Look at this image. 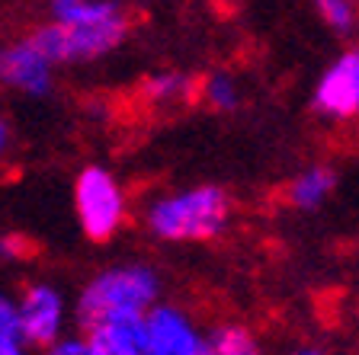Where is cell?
Masks as SVG:
<instances>
[{
    "label": "cell",
    "mask_w": 359,
    "mask_h": 355,
    "mask_svg": "<svg viewBox=\"0 0 359 355\" xmlns=\"http://www.w3.org/2000/svg\"><path fill=\"white\" fill-rule=\"evenodd\" d=\"M321 22L334 32H350L356 26V0H314Z\"/></svg>",
    "instance_id": "obj_15"
},
{
    "label": "cell",
    "mask_w": 359,
    "mask_h": 355,
    "mask_svg": "<svg viewBox=\"0 0 359 355\" xmlns=\"http://www.w3.org/2000/svg\"><path fill=\"white\" fill-rule=\"evenodd\" d=\"M196 93H199V83L183 71H161V74H151L144 81V99L154 106L189 103V99H196Z\"/></svg>",
    "instance_id": "obj_12"
},
{
    "label": "cell",
    "mask_w": 359,
    "mask_h": 355,
    "mask_svg": "<svg viewBox=\"0 0 359 355\" xmlns=\"http://www.w3.org/2000/svg\"><path fill=\"white\" fill-rule=\"evenodd\" d=\"M295 355H324V352H318V349H299Z\"/></svg>",
    "instance_id": "obj_21"
},
{
    "label": "cell",
    "mask_w": 359,
    "mask_h": 355,
    "mask_svg": "<svg viewBox=\"0 0 359 355\" xmlns=\"http://www.w3.org/2000/svg\"><path fill=\"white\" fill-rule=\"evenodd\" d=\"M142 330V352L144 355H202L205 336L193 323L189 314H183L173 304L157 301L138 323Z\"/></svg>",
    "instance_id": "obj_5"
},
{
    "label": "cell",
    "mask_w": 359,
    "mask_h": 355,
    "mask_svg": "<svg viewBox=\"0 0 359 355\" xmlns=\"http://www.w3.org/2000/svg\"><path fill=\"white\" fill-rule=\"evenodd\" d=\"M231 218V199L218 186H189L154 199L144 211V224L157 240L196 244L212 240Z\"/></svg>",
    "instance_id": "obj_2"
},
{
    "label": "cell",
    "mask_w": 359,
    "mask_h": 355,
    "mask_svg": "<svg viewBox=\"0 0 359 355\" xmlns=\"http://www.w3.org/2000/svg\"><path fill=\"white\" fill-rule=\"evenodd\" d=\"M0 355H29V346L22 342V336L0 330Z\"/></svg>",
    "instance_id": "obj_18"
},
{
    "label": "cell",
    "mask_w": 359,
    "mask_h": 355,
    "mask_svg": "<svg viewBox=\"0 0 359 355\" xmlns=\"http://www.w3.org/2000/svg\"><path fill=\"white\" fill-rule=\"evenodd\" d=\"M161 298V279L151 266L126 263L97 272L77 298V320L83 326L142 320Z\"/></svg>",
    "instance_id": "obj_1"
},
{
    "label": "cell",
    "mask_w": 359,
    "mask_h": 355,
    "mask_svg": "<svg viewBox=\"0 0 359 355\" xmlns=\"http://www.w3.org/2000/svg\"><path fill=\"white\" fill-rule=\"evenodd\" d=\"M311 103L324 118L359 116V45L324 67V74L314 83Z\"/></svg>",
    "instance_id": "obj_8"
},
{
    "label": "cell",
    "mask_w": 359,
    "mask_h": 355,
    "mask_svg": "<svg viewBox=\"0 0 359 355\" xmlns=\"http://www.w3.org/2000/svg\"><path fill=\"white\" fill-rule=\"evenodd\" d=\"M0 330L20 336V307H16V295H10L7 288H0Z\"/></svg>",
    "instance_id": "obj_16"
},
{
    "label": "cell",
    "mask_w": 359,
    "mask_h": 355,
    "mask_svg": "<svg viewBox=\"0 0 359 355\" xmlns=\"http://www.w3.org/2000/svg\"><path fill=\"white\" fill-rule=\"evenodd\" d=\"M20 307V336L26 346L48 349L55 340L65 336L67 326V301L55 285L36 281L16 298Z\"/></svg>",
    "instance_id": "obj_7"
},
{
    "label": "cell",
    "mask_w": 359,
    "mask_h": 355,
    "mask_svg": "<svg viewBox=\"0 0 359 355\" xmlns=\"http://www.w3.org/2000/svg\"><path fill=\"white\" fill-rule=\"evenodd\" d=\"M7 151H10V122L0 116V163H4Z\"/></svg>",
    "instance_id": "obj_19"
},
{
    "label": "cell",
    "mask_w": 359,
    "mask_h": 355,
    "mask_svg": "<svg viewBox=\"0 0 359 355\" xmlns=\"http://www.w3.org/2000/svg\"><path fill=\"white\" fill-rule=\"evenodd\" d=\"M48 22L58 26H112L128 22L116 0H48Z\"/></svg>",
    "instance_id": "obj_9"
},
{
    "label": "cell",
    "mask_w": 359,
    "mask_h": 355,
    "mask_svg": "<svg viewBox=\"0 0 359 355\" xmlns=\"http://www.w3.org/2000/svg\"><path fill=\"white\" fill-rule=\"evenodd\" d=\"M202 355H215V352H212V349H209V346H205V352H202Z\"/></svg>",
    "instance_id": "obj_22"
},
{
    "label": "cell",
    "mask_w": 359,
    "mask_h": 355,
    "mask_svg": "<svg viewBox=\"0 0 359 355\" xmlns=\"http://www.w3.org/2000/svg\"><path fill=\"white\" fill-rule=\"evenodd\" d=\"M74 215L90 240H109L126 224V189L106 167H87L74 179Z\"/></svg>",
    "instance_id": "obj_3"
},
{
    "label": "cell",
    "mask_w": 359,
    "mask_h": 355,
    "mask_svg": "<svg viewBox=\"0 0 359 355\" xmlns=\"http://www.w3.org/2000/svg\"><path fill=\"white\" fill-rule=\"evenodd\" d=\"M205 346L215 355H263L260 342L247 333L244 326H234V323L218 326L215 333L205 340Z\"/></svg>",
    "instance_id": "obj_14"
},
{
    "label": "cell",
    "mask_w": 359,
    "mask_h": 355,
    "mask_svg": "<svg viewBox=\"0 0 359 355\" xmlns=\"http://www.w3.org/2000/svg\"><path fill=\"white\" fill-rule=\"evenodd\" d=\"M202 103H209V109L215 112H234L241 106V83L224 71H215L199 83Z\"/></svg>",
    "instance_id": "obj_13"
},
{
    "label": "cell",
    "mask_w": 359,
    "mask_h": 355,
    "mask_svg": "<svg viewBox=\"0 0 359 355\" xmlns=\"http://www.w3.org/2000/svg\"><path fill=\"white\" fill-rule=\"evenodd\" d=\"M142 320H116V323H100L87 330L90 355H144L142 352Z\"/></svg>",
    "instance_id": "obj_10"
},
{
    "label": "cell",
    "mask_w": 359,
    "mask_h": 355,
    "mask_svg": "<svg viewBox=\"0 0 359 355\" xmlns=\"http://www.w3.org/2000/svg\"><path fill=\"white\" fill-rule=\"evenodd\" d=\"M10 250H13V246H10V240H7V237H0V256H13Z\"/></svg>",
    "instance_id": "obj_20"
},
{
    "label": "cell",
    "mask_w": 359,
    "mask_h": 355,
    "mask_svg": "<svg viewBox=\"0 0 359 355\" xmlns=\"http://www.w3.org/2000/svg\"><path fill=\"white\" fill-rule=\"evenodd\" d=\"M45 355H90V349L83 336H61L45 349Z\"/></svg>",
    "instance_id": "obj_17"
},
{
    "label": "cell",
    "mask_w": 359,
    "mask_h": 355,
    "mask_svg": "<svg viewBox=\"0 0 359 355\" xmlns=\"http://www.w3.org/2000/svg\"><path fill=\"white\" fill-rule=\"evenodd\" d=\"M128 36V22H112V26H58L45 22L42 29L32 32L36 45L48 55L55 67L58 64H87L112 55Z\"/></svg>",
    "instance_id": "obj_4"
},
{
    "label": "cell",
    "mask_w": 359,
    "mask_h": 355,
    "mask_svg": "<svg viewBox=\"0 0 359 355\" xmlns=\"http://www.w3.org/2000/svg\"><path fill=\"white\" fill-rule=\"evenodd\" d=\"M337 189V173L330 167H308L289 183V202L302 211L321 208Z\"/></svg>",
    "instance_id": "obj_11"
},
{
    "label": "cell",
    "mask_w": 359,
    "mask_h": 355,
    "mask_svg": "<svg viewBox=\"0 0 359 355\" xmlns=\"http://www.w3.org/2000/svg\"><path fill=\"white\" fill-rule=\"evenodd\" d=\"M0 87L29 99H42L55 90V64L32 36L0 48Z\"/></svg>",
    "instance_id": "obj_6"
}]
</instances>
